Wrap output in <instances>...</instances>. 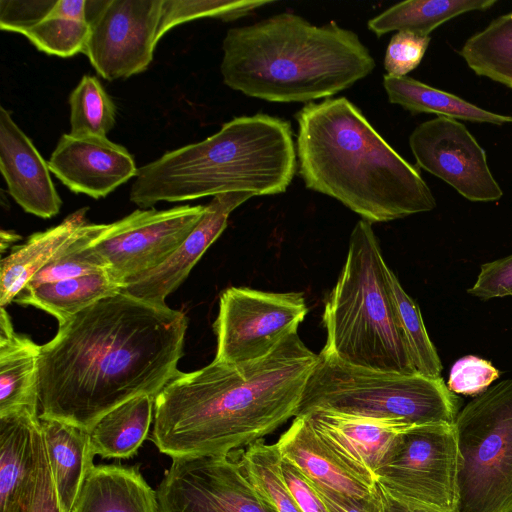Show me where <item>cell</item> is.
I'll list each match as a JSON object with an SVG mask.
<instances>
[{
  "instance_id": "cell-10",
  "label": "cell",
  "mask_w": 512,
  "mask_h": 512,
  "mask_svg": "<svg viewBox=\"0 0 512 512\" xmlns=\"http://www.w3.org/2000/svg\"><path fill=\"white\" fill-rule=\"evenodd\" d=\"M308 308L299 292H265L230 287L219 300L213 328L215 359L238 364L269 355L285 338L296 333Z\"/></svg>"
},
{
  "instance_id": "cell-41",
  "label": "cell",
  "mask_w": 512,
  "mask_h": 512,
  "mask_svg": "<svg viewBox=\"0 0 512 512\" xmlns=\"http://www.w3.org/2000/svg\"><path fill=\"white\" fill-rule=\"evenodd\" d=\"M281 471L284 481L301 512H328L311 481L283 457Z\"/></svg>"
},
{
  "instance_id": "cell-14",
  "label": "cell",
  "mask_w": 512,
  "mask_h": 512,
  "mask_svg": "<svg viewBox=\"0 0 512 512\" xmlns=\"http://www.w3.org/2000/svg\"><path fill=\"white\" fill-rule=\"evenodd\" d=\"M417 165L473 202L497 201L503 191L493 177L485 150L458 120L436 117L409 137Z\"/></svg>"
},
{
  "instance_id": "cell-9",
  "label": "cell",
  "mask_w": 512,
  "mask_h": 512,
  "mask_svg": "<svg viewBox=\"0 0 512 512\" xmlns=\"http://www.w3.org/2000/svg\"><path fill=\"white\" fill-rule=\"evenodd\" d=\"M457 466L454 425H415L394 437L374 477L376 483L405 502L456 512Z\"/></svg>"
},
{
  "instance_id": "cell-15",
  "label": "cell",
  "mask_w": 512,
  "mask_h": 512,
  "mask_svg": "<svg viewBox=\"0 0 512 512\" xmlns=\"http://www.w3.org/2000/svg\"><path fill=\"white\" fill-rule=\"evenodd\" d=\"M47 163L72 192L94 199L106 197L138 173L123 146L95 135L63 134Z\"/></svg>"
},
{
  "instance_id": "cell-34",
  "label": "cell",
  "mask_w": 512,
  "mask_h": 512,
  "mask_svg": "<svg viewBox=\"0 0 512 512\" xmlns=\"http://www.w3.org/2000/svg\"><path fill=\"white\" fill-rule=\"evenodd\" d=\"M271 3L274 2L269 0H163L157 42L170 29L180 24L200 18L233 21Z\"/></svg>"
},
{
  "instance_id": "cell-29",
  "label": "cell",
  "mask_w": 512,
  "mask_h": 512,
  "mask_svg": "<svg viewBox=\"0 0 512 512\" xmlns=\"http://www.w3.org/2000/svg\"><path fill=\"white\" fill-rule=\"evenodd\" d=\"M460 55L476 75L512 89V11L471 36Z\"/></svg>"
},
{
  "instance_id": "cell-30",
  "label": "cell",
  "mask_w": 512,
  "mask_h": 512,
  "mask_svg": "<svg viewBox=\"0 0 512 512\" xmlns=\"http://www.w3.org/2000/svg\"><path fill=\"white\" fill-rule=\"evenodd\" d=\"M237 461L243 473L276 512H301L282 475L283 456L276 443L259 439L244 450H236Z\"/></svg>"
},
{
  "instance_id": "cell-24",
  "label": "cell",
  "mask_w": 512,
  "mask_h": 512,
  "mask_svg": "<svg viewBox=\"0 0 512 512\" xmlns=\"http://www.w3.org/2000/svg\"><path fill=\"white\" fill-rule=\"evenodd\" d=\"M39 418L60 505L64 512H70L84 479L95 466L90 433L57 419Z\"/></svg>"
},
{
  "instance_id": "cell-3",
  "label": "cell",
  "mask_w": 512,
  "mask_h": 512,
  "mask_svg": "<svg viewBox=\"0 0 512 512\" xmlns=\"http://www.w3.org/2000/svg\"><path fill=\"white\" fill-rule=\"evenodd\" d=\"M296 120L299 173L308 189L338 200L370 223L436 207L419 170L347 98L309 102Z\"/></svg>"
},
{
  "instance_id": "cell-17",
  "label": "cell",
  "mask_w": 512,
  "mask_h": 512,
  "mask_svg": "<svg viewBox=\"0 0 512 512\" xmlns=\"http://www.w3.org/2000/svg\"><path fill=\"white\" fill-rule=\"evenodd\" d=\"M0 170L10 196L25 212L44 219L59 213L62 201L48 163L4 107L0 108Z\"/></svg>"
},
{
  "instance_id": "cell-4",
  "label": "cell",
  "mask_w": 512,
  "mask_h": 512,
  "mask_svg": "<svg viewBox=\"0 0 512 512\" xmlns=\"http://www.w3.org/2000/svg\"><path fill=\"white\" fill-rule=\"evenodd\" d=\"M222 49L224 84L269 102L328 99L375 68L355 32L335 22L316 26L293 13L229 29Z\"/></svg>"
},
{
  "instance_id": "cell-38",
  "label": "cell",
  "mask_w": 512,
  "mask_h": 512,
  "mask_svg": "<svg viewBox=\"0 0 512 512\" xmlns=\"http://www.w3.org/2000/svg\"><path fill=\"white\" fill-rule=\"evenodd\" d=\"M56 0L0 1V27L4 31L22 34L44 20Z\"/></svg>"
},
{
  "instance_id": "cell-28",
  "label": "cell",
  "mask_w": 512,
  "mask_h": 512,
  "mask_svg": "<svg viewBox=\"0 0 512 512\" xmlns=\"http://www.w3.org/2000/svg\"><path fill=\"white\" fill-rule=\"evenodd\" d=\"M496 0H409L399 2L370 19L368 29L377 37L389 32L429 34L446 21L470 11H484Z\"/></svg>"
},
{
  "instance_id": "cell-36",
  "label": "cell",
  "mask_w": 512,
  "mask_h": 512,
  "mask_svg": "<svg viewBox=\"0 0 512 512\" xmlns=\"http://www.w3.org/2000/svg\"><path fill=\"white\" fill-rule=\"evenodd\" d=\"M498 378L499 371L489 361L467 355L452 366L447 387L453 393L477 396Z\"/></svg>"
},
{
  "instance_id": "cell-19",
  "label": "cell",
  "mask_w": 512,
  "mask_h": 512,
  "mask_svg": "<svg viewBox=\"0 0 512 512\" xmlns=\"http://www.w3.org/2000/svg\"><path fill=\"white\" fill-rule=\"evenodd\" d=\"M306 417L351 467L375 481L374 472L394 437L411 427L396 421L317 410Z\"/></svg>"
},
{
  "instance_id": "cell-37",
  "label": "cell",
  "mask_w": 512,
  "mask_h": 512,
  "mask_svg": "<svg viewBox=\"0 0 512 512\" xmlns=\"http://www.w3.org/2000/svg\"><path fill=\"white\" fill-rule=\"evenodd\" d=\"M430 40V36H420L410 32L395 33L390 39L384 57L387 75L407 76L422 61Z\"/></svg>"
},
{
  "instance_id": "cell-32",
  "label": "cell",
  "mask_w": 512,
  "mask_h": 512,
  "mask_svg": "<svg viewBox=\"0 0 512 512\" xmlns=\"http://www.w3.org/2000/svg\"><path fill=\"white\" fill-rule=\"evenodd\" d=\"M107 225L88 222L82 226L56 256L31 278L26 287L107 271L91 249Z\"/></svg>"
},
{
  "instance_id": "cell-40",
  "label": "cell",
  "mask_w": 512,
  "mask_h": 512,
  "mask_svg": "<svg viewBox=\"0 0 512 512\" xmlns=\"http://www.w3.org/2000/svg\"><path fill=\"white\" fill-rule=\"evenodd\" d=\"M27 512H64L58 498L44 435L38 455Z\"/></svg>"
},
{
  "instance_id": "cell-11",
  "label": "cell",
  "mask_w": 512,
  "mask_h": 512,
  "mask_svg": "<svg viewBox=\"0 0 512 512\" xmlns=\"http://www.w3.org/2000/svg\"><path fill=\"white\" fill-rule=\"evenodd\" d=\"M163 0H88L83 53L108 81L143 72L153 60Z\"/></svg>"
},
{
  "instance_id": "cell-1",
  "label": "cell",
  "mask_w": 512,
  "mask_h": 512,
  "mask_svg": "<svg viewBox=\"0 0 512 512\" xmlns=\"http://www.w3.org/2000/svg\"><path fill=\"white\" fill-rule=\"evenodd\" d=\"M187 325L166 303L122 291L84 309L41 346L39 416L90 431L122 403L156 397L180 373Z\"/></svg>"
},
{
  "instance_id": "cell-31",
  "label": "cell",
  "mask_w": 512,
  "mask_h": 512,
  "mask_svg": "<svg viewBox=\"0 0 512 512\" xmlns=\"http://www.w3.org/2000/svg\"><path fill=\"white\" fill-rule=\"evenodd\" d=\"M387 278L398 323L415 372L431 378L441 377L442 364L428 336L418 305L405 292L390 268Z\"/></svg>"
},
{
  "instance_id": "cell-12",
  "label": "cell",
  "mask_w": 512,
  "mask_h": 512,
  "mask_svg": "<svg viewBox=\"0 0 512 512\" xmlns=\"http://www.w3.org/2000/svg\"><path fill=\"white\" fill-rule=\"evenodd\" d=\"M205 212L202 205L138 209L107 225L91 245L107 272L123 286L155 269L180 246Z\"/></svg>"
},
{
  "instance_id": "cell-18",
  "label": "cell",
  "mask_w": 512,
  "mask_h": 512,
  "mask_svg": "<svg viewBox=\"0 0 512 512\" xmlns=\"http://www.w3.org/2000/svg\"><path fill=\"white\" fill-rule=\"evenodd\" d=\"M276 444L313 484L359 499L376 496V482L342 459L306 417H295Z\"/></svg>"
},
{
  "instance_id": "cell-33",
  "label": "cell",
  "mask_w": 512,
  "mask_h": 512,
  "mask_svg": "<svg viewBox=\"0 0 512 512\" xmlns=\"http://www.w3.org/2000/svg\"><path fill=\"white\" fill-rule=\"evenodd\" d=\"M70 134L103 136L115 125L116 107L99 80L84 75L69 96Z\"/></svg>"
},
{
  "instance_id": "cell-7",
  "label": "cell",
  "mask_w": 512,
  "mask_h": 512,
  "mask_svg": "<svg viewBox=\"0 0 512 512\" xmlns=\"http://www.w3.org/2000/svg\"><path fill=\"white\" fill-rule=\"evenodd\" d=\"M295 417L322 410L396 421L408 426L454 425L458 398L442 377L401 374L353 366L318 354Z\"/></svg>"
},
{
  "instance_id": "cell-16",
  "label": "cell",
  "mask_w": 512,
  "mask_h": 512,
  "mask_svg": "<svg viewBox=\"0 0 512 512\" xmlns=\"http://www.w3.org/2000/svg\"><path fill=\"white\" fill-rule=\"evenodd\" d=\"M253 197L246 192H230L213 197L194 229L180 246L153 270L124 283L122 292L154 303L165 299L187 278L192 268L227 226L228 217Z\"/></svg>"
},
{
  "instance_id": "cell-25",
  "label": "cell",
  "mask_w": 512,
  "mask_h": 512,
  "mask_svg": "<svg viewBox=\"0 0 512 512\" xmlns=\"http://www.w3.org/2000/svg\"><path fill=\"white\" fill-rule=\"evenodd\" d=\"M123 284L107 271L25 287L13 302L32 305L58 320L59 325L122 291Z\"/></svg>"
},
{
  "instance_id": "cell-5",
  "label": "cell",
  "mask_w": 512,
  "mask_h": 512,
  "mask_svg": "<svg viewBox=\"0 0 512 512\" xmlns=\"http://www.w3.org/2000/svg\"><path fill=\"white\" fill-rule=\"evenodd\" d=\"M297 168L287 120L267 114L241 116L203 141L166 152L138 168L130 201L147 209L230 192L253 196L287 190Z\"/></svg>"
},
{
  "instance_id": "cell-27",
  "label": "cell",
  "mask_w": 512,
  "mask_h": 512,
  "mask_svg": "<svg viewBox=\"0 0 512 512\" xmlns=\"http://www.w3.org/2000/svg\"><path fill=\"white\" fill-rule=\"evenodd\" d=\"M383 87L388 100L412 114L428 113L438 117L469 122L503 125L512 123V116L480 108L454 94L424 84L411 77L384 75Z\"/></svg>"
},
{
  "instance_id": "cell-8",
  "label": "cell",
  "mask_w": 512,
  "mask_h": 512,
  "mask_svg": "<svg viewBox=\"0 0 512 512\" xmlns=\"http://www.w3.org/2000/svg\"><path fill=\"white\" fill-rule=\"evenodd\" d=\"M454 429L456 512H512V379L472 399Z\"/></svg>"
},
{
  "instance_id": "cell-20",
  "label": "cell",
  "mask_w": 512,
  "mask_h": 512,
  "mask_svg": "<svg viewBox=\"0 0 512 512\" xmlns=\"http://www.w3.org/2000/svg\"><path fill=\"white\" fill-rule=\"evenodd\" d=\"M42 440L38 409L0 417V512H21L27 503Z\"/></svg>"
},
{
  "instance_id": "cell-45",
  "label": "cell",
  "mask_w": 512,
  "mask_h": 512,
  "mask_svg": "<svg viewBox=\"0 0 512 512\" xmlns=\"http://www.w3.org/2000/svg\"><path fill=\"white\" fill-rule=\"evenodd\" d=\"M0 237H1L0 246H1L2 252L5 250L6 247L9 246V244H12L15 241H17L18 239H20V236L17 235L16 233H13L11 231H5V230L1 231Z\"/></svg>"
},
{
  "instance_id": "cell-22",
  "label": "cell",
  "mask_w": 512,
  "mask_h": 512,
  "mask_svg": "<svg viewBox=\"0 0 512 512\" xmlns=\"http://www.w3.org/2000/svg\"><path fill=\"white\" fill-rule=\"evenodd\" d=\"M41 346L17 334L10 317L0 314V417L39 407L38 363Z\"/></svg>"
},
{
  "instance_id": "cell-26",
  "label": "cell",
  "mask_w": 512,
  "mask_h": 512,
  "mask_svg": "<svg viewBox=\"0 0 512 512\" xmlns=\"http://www.w3.org/2000/svg\"><path fill=\"white\" fill-rule=\"evenodd\" d=\"M151 395L136 396L106 413L89 431L95 455L129 459L144 443L154 420Z\"/></svg>"
},
{
  "instance_id": "cell-43",
  "label": "cell",
  "mask_w": 512,
  "mask_h": 512,
  "mask_svg": "<svg viewBox=\"0 0 512 512\" xmlns=\"http://www.w3.org/2000/svg\"><path fill=\"white\" fill-rule=\"evenodd\" d=\"M376 492L378 496L377 512H439L405 502L390 494L378 483H376Z\"/></svg>"
},
{
  "instance_id": "cell-2",
  "label": "cell",
  "mask_w": 512,
  "mask_h": 512,
  "mask_svg": "<svg viewBox=\"0 0 512 512\" xmlns=\"http://www.w3.org/2000/svg\"><path fill=\"white\" fill-rule=\"evenodd\" d=\"M319 355L293 333L269 355L175 376L155 397L151 441L171 459L227 454L295 413Z\"/></svg>"
},
{
  "instance_id": "cell-13",
  "label": "cell",
  "mask_w": 512,
  "mask_h": 512,
  "mask_svg": "<svg viewBox=\"0 0 512 512\" xmlns=\"http://www.w3.org/2000/svg\"><path fill=\"white\" fill-rule=\"evenodd\" d=\"M157 495L160 512H276L243 473L235 450L172 459Z\"/></svg>"
},
{
  "instance_id": "cell-39",
  "label": "cell",
  "mask_w": 512,
  "mask_h": 512,
  "mask_svg": "<svg viewBox=\"0 0 512 512\" xmlns=\"http://www.w3.org/2000/svg\"><path fill=\"white\" fill-rule=\"evenodd\" d=\"M468 293L483 300L512 296V254L482 264Z\"/></svg>"
},
{
  "instance_id": "cell-35",
  "label": "cell",
  "mask_w": 512,
  "mask_h": 512,
  "mask_svg": "<svg viewBox=\"0 0 512 512\" xmlns=\"http://www.w3.org/2000/svg\"><path fill=\"white\" fill-rule=\"evenodd\" d=\"M89 34L87 21L51 16L23 33L38 50L62 58L83 53Z\"/></svg>"
},
{
  "instance_id": "cell-6",
  "label": "cell",
  "mask_w": 512,
  "mask_h": 512,
  "mask_svg": "<svg viewBox=\"0 0 512 512\" xmlns=\"http://www.w3.org/2000/svg\"><path fill=\"white\" fill-rule=\"evenodd\" d=\"M372 223L352 230L342 272L325 303L320 354L353 366L415 373L398 323L386 265Z\"/></svg>"
},
{
  "instance_id": "cell-23",
  "label": "cell",
  "mask_w": 512,
  "mask_h": 512,
  "mask_svg": "<svg viewBox=\"0 0 512 512\" xmlns=\"http://www.w3.org/2000/svg\"><path fill=\"white\" fill-rule=\"evenodd\" d=\"M84 207L69 214L61 223L32 234L22 245L13 247L1 260L0 305L5 307L26 287L31 278L48 264L77 231L88 223Z\"/></svg>"
},
{
  "instance_id": "cell-42",
  "label": "cell",
  "mask_w": 512,
  "mask_h": 512,
  "mask_svg": "<svg viewBox=\"0 0 512 512\" xmlns=\"http://www.w3.org/2000/svg\"><path fill=\"white\" fill-rule=\"evenodd\" d=\"M313 486L328 512H377L378 510L377 492L373 499H359L338 493L326 487L315 484Z\"/></svg>"
},
{
  "instance_id": "cell-44",
  "label": "cell",
  "mask_w": 512,
  "mask_h": 512,
  "mask_svg": "<svg viewBox=\"0 0 512 512\" xmlns=\"http://www.w3.org/2000/svg\"><path fill=\"white\" fill-rule=\"evenodd\" d=\"M48 16L85 22L86 0H56Z\"/></svg>"
},
{
  "instance_id": "cell-21",
  "label": "cell",
  "mask_w": 512,
  "mask_h": 512,
  "mask_svg": "<svg viewBox=\"0 0 512 512\" xmlns=\"http://www.w3.org/2000/svg\"><path fill=\"white\" fill-rule=\"evenodd\" d=\"M70 512H160L157 490L139 466L95 465L87 474Z\"/></svg>"
}]
</instances>
